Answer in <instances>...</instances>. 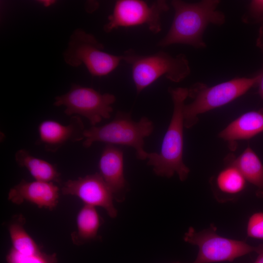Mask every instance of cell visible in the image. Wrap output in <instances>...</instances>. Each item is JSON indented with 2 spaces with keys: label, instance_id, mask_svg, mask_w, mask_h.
<instances>
[{
  "label": "cell",
  "instance_id": "1",
  "mask_svg": "<svg viewBox=\"0 0 263 263\" xmlns=\"http://www.w3.org/2000/svg\"><path fill=\"white\" fill-rule=\"evenodd\" d=\"M220 2L219 0L195 2L171 0L173 19L168 33L158 45L166 47L181 44L198 49L206 48L203 37L207 27L210 24L222 26L225 22V14L217 9Z\"/></svg>",
  "mask_w": 263,
  "mask_h": 263
},
{
  "label": "cell",
  "instance_id": "2",
  "mask_svg": "<svg viewBox=\"0 0 263 263\" xmlns=\"http://www.w3.org/2000/svg\"><path fill=\"white\" fill-rule=\"evenodd\" d=\"M173 104L172 115L164 137L160 151L148 153L147 165L158 176L171 177L176 173L181 181L186 180L190 170L183 161V108L188 97V88H169Z\"/></svg>",
  "mask_w": 263,
  "mask_h": 263
},
{
  "label": "cell",
  "instance_id": "3",
  "mask_svg": "<svg viewBox=\"0 0 263 263\" xmlns=\"http://www.w3.org/2000/svg\"><path fill=\"white\" fill-rule=\"evenodd\" d=\"M122 56L123 61L131 66L132 77L138 94L161 76L179 82L188 76L191 71L187 57L183 54L172 56L160 51L144 56L130 49Z\"/></svg>",
  "mask_w": 263,
  "mask_h": 263
},
{
  "label": "cell",
  "instance_id": "4",
  "mask_svg": "<svg viewBox=\"0 0 263 263\" xmlns=\"http://www.w3.org/2000/svg\"><path fill=\"white\" fill-rule=\"evenodd\" d=\"M153 129L152 122L146 116L136 122L132 119L130 113L118 112L110 122L86 129L83 146L88 148L96 142L125 145L134 148L138 159L145 160L149 152L144 149V138L150 136Z\"/></svg>",
  "mask_w": 263,
  "mask_h": 263
},
{
  "label": "cell",
  "instance_id": "5",
  "mask_svg": "<svg viewBox=\"0 0 263 263\" xmlns=\"http://www.w3.org/2000/svg\"><path fill=\"white\" fill-rule=\"evenodd\" d=\"M256 75L235 77L214 86L197 82L188 89V97L193 99L183 108L184 127L189 129L198 121V116L225 105L245 94L256 86Z\"/></svg>",
  "mask_w": 263,
  "mask_h": 263
},
{
  "label": "cell",
  "instance_id": "6",
  "mask_svg": "<svg viewBox=\"0 0 263 263\" xmlns=\"http://www.w3.org/2000/svg\"><path fill=\"white\" fill-rule=\"evenodd\" d=\"M184 240L198 247L196 258L192 263L231 262L252 252L258 253L263 249V244L254 246L244 241L220 236L214 224L199 231L189 227Z\"/></svg>",
  "mask_w": 263,
  "mask_h": 263
},
{
  "label": "cell",
  "instance_id": "7",
  "mask_svg": "<svg viewBox=\"0 0 263 263\" xmlns=\"http://www.w3.org/2000/svg\"><path fill=\"white\" fill-rule=\"evenodd\" d=\"M104 49L103 44L93 35L78 28L70 37L63 57L65 63L72 67L83 64L91 75L102 76L113 72L123 61L122 55L111 54Z\"/></svg>",
  "mask_w": 263,
  "mask_h": 263
},
{
  "label": "cell",
  "instance_id": "8",
  "mask_svg": "<svg viewBox=\"0 0 263 263\" xmlns=\"http://www.w3.org/2000/svg\"><path fill=\"white\" fill-rule=\"evenodd\" d=\"M115 100L113 94H101L93 88L73 84L68 92L55 97L53 104L64 106L67 115L83 116L95 126L102 119L110 117L112 105Z\"/></svg>",
  "mask_w": 263,
  "mask_h": 263
},
{
  "label": "cell",
  "instance_id": "9",
  "mask_svg": "<svg viewBox=\"0 0 263 263\" xmlns=\"http://www.w3.org/2000/svg\"><path fill=\"white\" fill-rule=\"evenodd\" d=\"M169 9L167 1L163 0L150 3L142 0H118L103 30L110 33L120 27L145 25L152 33L157 34L162 29L161 15Z\"/></svg>",
  "mask_w": 263,
  "mask_h": 263
},
{
  "label": "cell",
  "instance_id": "10",
  "mask_svg": "<svg viewBox=\"0 0 263 263\" xmlns=\"http://www.w3.org/2000/svg\"><path fill=\"white\" fill-rule=\"evenodd\" d=\"M61 191L63 195L76 196L84 205L104 208L111 218L117 216L113 194L98 172L68 180L63 184Z\"/></svg>",
  "mask_w": 263,
  "mask_h": 263
},
{
  "label": "cell",
  "instance_id": "11",
  "mask_svg": "<svg viewBox=\"0 0 263 263\" xmlns=\"http://www.w3.org/2000/svg\"><path fill=\"white\" fill-rule=\"evenodd\" d=\"M84 123L78 115L72 116L67 125L52 120H44L38 126V139L36 142L49 152H55L69 142L84 139Z\"/></svg>",
  "mask_w": 263,
  "mask_h": 263
},
{
  "label": "cell",
  "instance_id": "12",
  "mask_svg": "<svg viewBox=\"0 0 263 263\" xmlns=\"http://www.w3.org/2000/svg\"><path fill=\"white\" fill-rule=\"evenodd\" d=\"M59 197V188L54 182L22 179L10 188L8 199L16 205L28 202L52 210L57 205Z\"/></svg>",
  "mask_w": 263,
  "mask_h": 263
},
{
  "label": "cell",
  "instance_id": "13",
  "mask_svg": "<svg viewBox=\"0 0 263 263\" xmlns=\"http://www.w3.org/2000/svg\"><path fill=\"white\" fill-rule=\"evenodd\" d=\"M123 151L113 145L106 144L99 161V173L112 190L114 199L122 201L128 190L125 178Z\"/></svg>",
  "mask_w": 263,
  "mask_h": 263
},
{
  "label": "cell",
  "instance_id": "14",
  "mask_svg": "<svg viewBox=\"0 0 263 263\" xmlns=\"http://www.w3.org/2000/svg\"><path fill=\"white\" fill-rule=\"evenodd\" d=\"M210 184L215 199L219 203L234 201L245 189L246 180L235 166L225 164V167L210 178Z\"/></svg>",
  "mask_w": 263,
  "mask_h": 263
},
{
  "label": "cell",
  "instance_id": "15",
  "mask_svg": "<svg viewBox=\"0 0 263 263\" xmlns=\"http://www.w3.org/2000/svg\"><path fill=\"white\" fill-rule=\"evenodd\" d=\"M263 132V108L247 112L229 123L218 134L219 137L227 141L234 149L238 140L249 139Z\"/></svg>",
  "mask_w": 263,
  "mask_h": 263
},
{
  "label": "cell",
  "instance_id": "16",
  "mask_svg": "<svg viewBox=\"0 0 263 263\" xmlns=\"http://www.w3.org/2000/svg\"><path fill=\"white\" fill-rule=\"evenodd\" d=\"M225 162L238 168L246 181L256 187V195L263 198V165L250 147H247L238 157L233 154H228Z\"/></svg>",
  "mask_w": 263,
  "mask_h": 263
},
{
  "label": "cell",
  "instance_id": "17",
  "mask_svg": "<svg viewBox=\"0 0 263 263\" xmlns=\"http://www.w3.org/2000/svg\"><path fill=\"white\" fill-rule=\"evenodd\" d=\"M15 159L17 164L26 168L35 180L46 182H59L60 173L56 166L31 155L25 149L17 151Z\"/></svg>",
  "mask_w": 263,
  "mask_h": 263
},
{
  "label": "cell",
  "instance_id": "18",
  "mask_svg": "<svg viewBox=\"0 0 263 263\" xmlns=\"http://www.w3.org/2000/svg\"><path fill=\"white\" fill-rule=\"evenodd\" d=\"M102 219L94 207L84 205L76 217V230L71 234L74 244H83L95 239Z\"/></svg>",
  "mask_w": 263,
  "mask_h": 263
},
{
  "label": "cell",
  "instance_id": "19",
  "mask_svg": "<svg viewBox=\"0 0 263 263\" xmlns=\"http://www.w3.org/2000/svg\"><path fill=\"white\" fill-rule=\"evenodd\" d=\"M25 222L24 217L20 214L13 219L8 225L12 248L23 255L38 253L41 251L40 248L24 228Z\"/></svg>",
  "mask_w": 263,
  "mask_h": 263
},
{
  "label": "cell",
  "instance_id": "20",
  "mask_svg": "<svg viewBox=\"0 0 263 263\" xmlns=\"http://www.w3.org/2000/svg\"><path fill=\"white\" fill-rule=\"evenodd\" d=\"M8 263H56L55 254L48 255L41 251L33 255L21 254L12 248L6 257Z\"/></svg>",
  "mask_w": 263,
  "mask_h": 263
},
{
  "label": "cell",
  "instance_id": "21",
  "mask_svg": "<svg viewBox=\"0 0 263 263\" xmlns=\"http://www.w3.org/2000/svg\"><path fill=\"white\" fill-rule=\"evenodd\" d=\"M247 237L263 240V212L252 214L249 218L246 225Z\"/></svg>",
  "mask_w": 263,
  "mask_h": 263
},
{
  "label": "cell",
  "instance_id": "22",
  "mask_svg": "<svg viewBox=\"0 0 263 263\" xmlns=\"http://www.w3.org/2000/svg\"><path fill=\"white\" fill-rule=\"evenodd\" d=\"M263 17V0H253L249 4L247 12L242 17L244 23H256Z\"/></svg>",
  "mask_w": 263,
  "mask_h": 263
},
{
  "label": "cell",
  "instance_id": "23",
  "mask_svg": "<svg viewBox=\"0 0 263 263\" xmlns=\"http://www.w3.org/2000/svg\"><path fill=\"white\" fill-rule=\"evenodd\" d=\"M257 80L255 87H257L258 93L260 97L263 99V66L260 72L256 75Z\"/></svg>",
  "mask_w": 263,
  "mask_h": 263
},
{
  "label": "cell",
  "instance_id": "24",
  "mask_svg": "<svg viewBox=\"0 0 263 263\" xmlns=\"http://www.w3.org/2000/svg\"><path fill=\"white\" fill-rule=\"evenodd\" d=\"M256 46L263 52V23L259 30V34L256 40Z\"/></svg>",
  "mask_w": 263,
  "mask_h": 263
},
{
  "label": "cell",
  "instance_id": "25",
  "mask_svg": "<svg viewBox=\"0 0 263 263\" xmlns=\"http://www.w3.org/2000/svg\"><path fill=\"white\" fill-rule=\"evenodd\" d=\"M258 254V256L254 263H263V249Z\"/></svg>",
  "mask_w": 263,
  "mask_h": 263
},
{
  "label": "cell",
  "instance_id": "26",
  "mask_svg": "<svg viewBox=\"0 0 263 263\" xmlns=\"http://www.w3.org/2000/svg\"><path fill=\"white\" fill-rule=\"evenodd\" d=\"M44 2L41 1L42 3H44V5L45 6H49L51 4L53 3V1L52 0H45L43 1Z\"/></svg>",
  "mask_w": 263,
  "mask_h": 263
},
{
  "label": "cell",
  "instance_id": "27",
  "mask_svg": "<svg viewBox=\"0 0 263 263\" xmlns=\"http://www.w3.org/2000/svg\"><path fill=\"white\" fill-rule=\"evenodd\" d=\"M256 23H263V17L258 20Z\"/></svg>",
  "mask_w": 263,
  "mask_h": 263
},
{
  "label": "cell",
  "instance_id": "28",
  "mask_svg": "<svg viewBox=\"0 0 263 263\" xmlns=\"http://www.w3.org/2000/svg\"><path fill=\"white\" fill-rule=\"evenodd\" d=\"M178 263V262H176V263Z\"/></svg>",
  "mask_w": 263,
  "mask_h": 263
}]
</instances>
